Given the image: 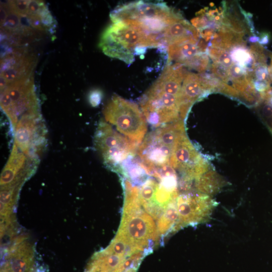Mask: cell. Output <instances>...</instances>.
Here are the masks:
<instances>
[{"label": "cell", "mask_w": 272, "mask_h": 272, "mask_svg": "<svg viewBox=\"0 0 272 272\" xmlns=\"http://www.w3.org/2000/svg\"><path fill=\"white\" fill-rule=\"evenodd\" d=\"M99 47L105 54L129 65L134 61L135 55L142 54L148 48L159 46L140 28L122 22H116L104 31Z\"/></svg>", "instance_id": "7a4b0ae2"}, {"label": "cell", "mask_w": 272, "mask_h": 272, "mask_svg": "<svg viewBox=\"0 0 272 272\" xmlns=\"http://www.w3.org/2000/svg\"><path fill=\"white\" fill-rule=\"evenodd\" d=\"M158 185L155 180L148 178L139 189V201L145 209L155 203L154 199Z\"/></svg>", "instance_id": "d6986e66"}, {"label": "cell", "mask_w": 272, "mask_h": 272, "mask_svg": "<svg viewBox=\"0 0 272 272\" xmlns=\"http://www.w3.org/2000/svg\"><path fill=\"white\" fill-rule=\"evenodd\" d=\"M225 185V180L211 169L195 181V187L198 192L209 195L216 193Z\"/></svg>", "instance_id": "e0dca14e"}, {"label": "cell", "mask_w": 272, "mask_h": 272, "mask_svg": "<svg viewBox=\"0 0 272 272\" xmlns=\"http://www.w3.org/2000/svg\"><path fill=\"white\" fill-rule=\"evenodd\" d=\"M270 58H271L270 63L269 65V66L268 67V71L270 80L272 81V54L270 55Z\"/></svg>", "instance_id": "cb8c5ba5"}, {"label": "cell", "mask_w": 272, "mask_h": 272, "mask_svg": "<svg viewBox=\"0 0 272 272\" xmlns=\"http://www.w3.org/2000/svg\"><path fill=\"white\" fill-rule=\"evenodd\" d=\"M140 104L147 121L156 128L181 119L179 97L152 86L141 98Z\"/></svg>", "instance_id": "52a82bcc"}, {"label": "cell", "mask_w": 272, "mask_h": 272, "mask_svg": "<svg viewBox=\"0 0 272 272\" xmlns=\"http://www.w3.org/2000/svg\"><path fill=\"white\" fill-rule=\"evenodd\" d=\"M110 17L112 23L122 22L140 28L156 41L160 48L166 28L181 15L164 2L139 1L117 6Z\"/></svg>", "instance_id": "6da1fadb"}, {"label": "cell", "mask_w": 272, "mask_h": 272, "mask_svg": "<svg viewBox=\"0 0 272 272\" xmlns=\"http://www.w3.org/2000/svg\"><path fill=\"white\" fill-rule=\"evenodd\" d=\"M176 199L169 203L158 221V231L162 235L168 233L171 229L173 230L177 222L178 215Z\"/></svg>", "instance_id": "ac0fdd59"}, {"label": "cell", "mask_w": 272, "mask_h": 272, "mask_svg": "<svg viewBox=\"0 0 272 272\" xmlns=\"http://www.w3.org/2000/svg\"><path fill=\"white\" fill-rule=\"evenodd\" d=\"M170 166L183 177V183L188 185L210 170L209 164L197 151L186 133L176 144L170 161Z\"/></svg>", "instance_id": "9c48e42d"}, {"label": "cell", "mask_w": 272, "mask_h": 272, "mask_svg": "<svg viewBox=\"0 0 272 272\" xmlns=\"http://www.w3.org/2000/svg\"><path fill=\"white\" fill-rule=\"evenodd\" d=\"M232 58L238 61L241 65H245L251 61V54L242 48H235L232 52Z\"/></svg>", "instance_id": "7402d4cb"}, {"label": "cell", "mask_w": 272, "mask_h": 272, "mask_svg": "<svg viewBox=\"0 0 272 272\" xmlns=\"http://www.w3.org/2000/svg\"><path fill=\"white\" fill-rule=\"evenodd\" d=\"M198 38L196 29L181 16L173 21L165 31L162 50L167 51L171 44L189 39L197 40Z\"/></svg>", "instance_id": "9a60e30c"}, {"label": "cell", "mask_w": 272, "mask_h": 272, "mask_svg": "<svg viewBox=\"0 0 272 272\" xmlns=\"http://www.w3.org/2000/svg\"><path fill=\"white\" fill-rule=\"evenodd\" d=\"M1 106L14 128L22 116L40 114L33 76L11 83L1 89Z\"/></svg>", "instance_id": "5b68a950"}, {"label": "cell", "mask_w": 272, "mask_h": 272, "mask_svg": "<svg viewBox=\"0 0 272 272\" xmlns=\"http://www.w3.org/2000/svg\"><path fill=\"white\" fill-rule=\"evenodd\" d=\"M210 91L206 79L201 75L187 72L179 97L180 117L183 120L192 104Z\"/></svg>", "instance_id": "5bb4252c"}, {"label": "cell", "mask_w": 272, "mask_h": 272, "mask_svg": "<svg viewBox=\"0 0 272 272\" xmlns=\"http://www.w3.org/2000/svg\"><path fill=\"white\" fill-rule=\"evenodd\" d=\"M185 133L183 120L179 119L157 127L145 137L137 153L149 175L154 169L170 165L174 148Z\"/></svg>", "instance_id": "3957f363"}, {"label": "cell", "mask_w": 272, "mask_h": 272, "mask_svg": "<svg viewBox=\"0 0 272 272\" xmlns=\"http://www.w3.org/2000/svg\"><path fill=\"white\" fill-rule=\"evenodd\" d=\"M137 269L138 268H131L126 270L124 272H136Z\"/></svg>", "instance_id": "d4e9b609"}, {"label": "cell", "mask_w": 272, "mask_h": 272, "mask_svg": "<svg viewBox=\"0 0 272 272\" xmlns=\"http://www.w3.org/2000/svg\"><path fill=\"white\" fill-rule=\"evenodd\" d=\"M94 140L104 164L121 174L123 163L137 152V145L116 131L105 120H100Z\"/></svg>", "instance_id": "8992f818"}, {"label": "cell", "mask_w": 272, "mask_h": 272, "mask_svg": "<svg viewBox=\"0 0 272 272\" xmlns=\"http://www.w3.org/2000/svg\"><path fill=\"white\" fill-rule=\"evenodd\" d=\"M46 129L41 114L22 116L14 128V144L30 158L39 159L45 148Z\"/></svg>", "instance_id": "ba28073f"}, {"label": "cell", "mask_w": 272, "mask_h": 272, "mask_svg": "<svg viewBox=\"0 0 272 272\" xmlns=\"http://www.w3.org/2000/svg\"><path fill=\"white\" fill-rule=\"evenodd\" d=\"M35 58L23 48H15L1 59V89L33 75Z\"/></svg>", "instance_id": "7c38bea8"}, {"label": "cell", "mask_w": 272, "mask_h": 272, "mask_svg": "<svg viewBox=\"0 0 272 272\" xmlns=\"http://www.w3.org/2000/svg\"><path fill=\"white\" fill-rule=\"evenodd\" d=\"M1 272H38L31 245L17 240L9 250Z\"/></svg>", "instance_id": "4fadbf2b"}, {"label": "cell", "mask_w": 272, "mask_h": 272, "mask_svg": "<svg viewBox=\"0 0 272 272\" xmlns=\"http://www.w3.org/2000/svg\"><path fill=\"white\" fill-rule=\"evenodd\" d=\"M182 65L202 72L208 67L209 58L206 54L200 53L185 61Z\"/></svg>", "instance_id": "ffe728a7"}, {"label": "cell", "mask_w": 272, "mask_h": 272, "mask_svg": "<svg viewBox=\"0 0 272 272\" xmlns=\"http://www.w3.org/2000/svg\"><path fill=\"white\" fill-rule=\"evenodd\" d=\"M216 205L210 195L199 192L178 195L176 199L178 219L173 230L208 221Z\"/></svg>", "instance_id": "30bf717a"}, {"label": "cell", "mask_w": 272, "mask_h": 272, "mask_svg": "<svg viewBox=\"0 0 272 272\" xmlns=\"http://www.w3.org/2000/svg\"><path fill=\"white\" fill-rule=\"evenodd\" d=\"M105 120L138 145L147 131L146 118L135 103L117 95H113L103 109Z\"/></svg>", "instance_id": "277c9868"}, {"label": "cell", "mask_w": 272, "mask_h": 272, "mask_svg": "<svg viewBox=\"0 0 272 272\" xmlns=\"http://www.w3.org/2000/svg\"><path fill=\"white\" fill-rule=\"evenodd\" d=\"M118 232L135 246L144 249L152 250L145 247H152L153 242L158 238V231L152 218L142 211L133 214L123 215Z\"/></svg>", "instance_id": "8fae6325"}, {"label": "cell", "mask_w": 272, "mask_h": 272, "mask_svg": "<svg viewBox=\"0 0 272 272\" xmlns=\"http://www.w3.org/2000/svg\"><path fill=\"white\" fill-rule=\"evenodd\" d=\"M168 63L175 61L182 65L187 60L202 53L197 40L189 39L170 45L167 47Z\"/></svg>", "instance_id": "2e32d148"}, {"label": "cell", "mask_w": 272, "mask_h": 272, "mask_svg": "<svg viewBox=\"0 0 272 272\" xmlns=\"http://www.w3.org/2000/svg\"><path fill=\"white\" fill-rule=\"evenodd\" d=\"M212 71L214 75L224 83H227L229 81L230 79L229 69L225 67L220 63L214 61L212 64Z\"/></svg>", "instance_id": "44dd1931"}, {"label": "cell", "mask_w": 272, "mask_h": 272, "mask_svg": "<svg viewBox=\"0 0 272 272\" xmlns=\"http://www.w3.org/2000/svg\"><path fill=\"white\" fill-rule=\"evenodd\" d=\"M102 92L99 89L91 91L89 95V101L93 107H96L100 103L102 98Z\"/></svg>", "instance_id": "603a6c76"}]
</instances>
